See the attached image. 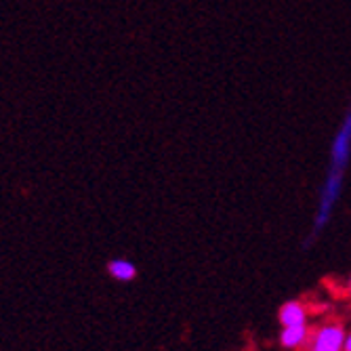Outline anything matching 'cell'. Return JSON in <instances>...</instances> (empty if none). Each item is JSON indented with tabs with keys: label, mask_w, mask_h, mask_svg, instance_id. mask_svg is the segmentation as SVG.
<instances>
[{
	"label": "cell",
	"mask_w": 351,
	"mask_h": 351,
	"mask_svg": "<svg viewBox=\"0 0 351 351\" xmlns=\"http://www.w3.org/2000/svg\"><path fill=\"white\" fill-rule=\"evenodd\" d=\"M343 175L341 171H332L328 169L324 187L320 191V204H317V213H315V221H313V230H311V238H315L320 234L332 217V210L341 198V191H343Z\"/></svg>",
	"instance_id": "cell-1"
},
{
	"label": "cell",
	"mask_w": 351,
	"mask_h": 351,
	"mask_svg": "<svg viewBox=\"0 0 351 351\" xmlns=\"http://www.w3.org/2000/svg\"><path fill=\"white\" fill-rule=\"evenodd\" d=\"M347 330L341 322H326L311 332L307 351H343Z\"/></svg>",
	"instance_id": "cell-2"
},
{
	"label": "cell",
	"mask_w": 351,
	"mask_h": 351,
	"mask_svg": "<svg viewBox=\"0 0 351 351\" xmlns=\"http://www.w3.org/2000/svg\"><path fill=\"white\" fill-rule=\"evenodd\" d=\"M349 160H351V112H347L339 133L335 135L330 147V169L345 173Z\"/></svg>",
	"instance_id": "cell-3"
},
{
	"label": "cell",
	"mask_w": 351,
	"mask_h": 351,
	"mask_svg": "<svg viewBox=\"0 0 351 351\" xmlns=\"http://www.w3.org/2000/svg\"><path fill=\"white\" fill-rule=\"evenodd\" d=\"M311 339V330L307 324H297V326H282V332H280V345L284 349H301V347H307Z\"/></svg>",
	"instance_id": "cell-4"
},
{
	"label": "cell",
	"mask_w": 351,
	"mask_h": 351,
	"mask_svg": "<svg viewBox=\"0 0 351 351\" xmlns=\"http://www.w3.org/2000/svg\"><path fill=\"white\" fill-rule=\"evenodd\" d=\"M278 320L282 326H297L307 324V307L301 301H289L284 303L278 311Z\"/></svg>",
	"instance_id": "cell-5"
},
{
	"label": "cell",
	"mask_w": 351,
	"mask_h": 351,
	"mask_svg": "<svg viewBox=\"0 0 351 351\" xmlns=\"http://www.w3.org/2000/svg\"><path fill=\"white\" fill-rule=\"evenodd\" d=\"M108 271H110V276H112L114 280H118V282H131V280L137 278V267H135V263L126 261V259H112V261L108 263Z\"/></svg>",
	"instance_id": "cell-6"
},
{
	"label": "cell",
	"mask_w": 351,
	"mask_h": 351,
	"mask_svg": "<svg viewBox=\"0 0 351 351\" xmlns=\"http://www.w3.org/2000/svg\"><path fill=\"white\" fill-rule=\"evenodd\" d=\"M343 351H351V332H347V337H345V345H343Z\"/></svg>",
	"instance_id": "cell-7"
},
{
	"label": "cell",
	"mask_w": 351,
	"mask_h": 351,
	"mask_svg": "<svg viewBox=\"0 0 351 351\" xmlns=\"http://www.w3.org/2000/svg\"><path fill=\"white\" fill-rule=\"evenodd\" d=\"M347 291L351 293V278H349V282H347Z\"/></svg>",
	"instance_id": "cell-8"
}]
</instances>
